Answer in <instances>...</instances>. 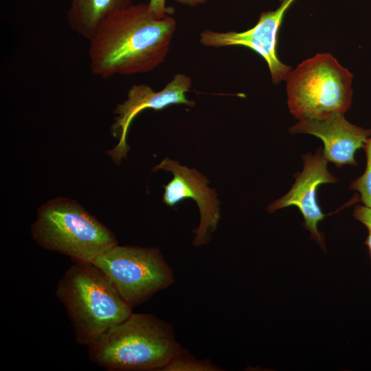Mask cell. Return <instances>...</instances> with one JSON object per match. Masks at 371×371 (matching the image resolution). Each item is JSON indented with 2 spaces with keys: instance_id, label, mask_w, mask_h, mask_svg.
<instances>
[{
  "instance_id": "8",
  "label": "cell",
  "mask_w": 371,
  "mask_h": 371,
  "mask_svg": "<svg viewBox=\"0 0 371 371\" xmlns=\"http://www.w3.org/2000/svg\"><path fill=\"white\" fill-rule=\"evenodd\" d=\"M192 80L183 74H177L165 87L154 91L145 84L133 85L128 91L126 100L118 104L114 110L117 115L111 126L113 137L118 139L116 146L107 153L114 163L119 164L130 148L126 136L132 121L145 109L162 110L172 104L194 106V101L187 98L186 93L191 87Z\"/></svg>"
},
{
  "instance_id": "9",
  "label": "cell",
  "mask_w": 371,
  "mask_h": 371,
  "mask_svg": "<svg viewBox=\"0 0 371 371\" xmlns=\"http://www.w3.org/2000/svg\"><path fill=\"white\" fill-rule=\"evenodd\" d=\"M154 170L170 171L173 179L164 186V202L172 207L186 199H193L200 212V223L194 232L193 244H206L210 234L217 227L221 214L216 192L208 188V179L195 169H190L169 158L164 159Z\"/></svg>"
},
{
  "instance_id": "12",
  "label": "cell",
  "mask_w": 371,
  "mask_h": 371,
  "mask_svg": "<svg viewBox=\"0 0 371 371\" xmlns=\"http://www.w3.org/2000/svg\"><path fill=\"white\" fill-rule=\"evenodd\" d=\"M133 0H71L67 21L71 29L89 40L109 14L133 4Z\"/></svg>"
},
{
  "instance_id": "15",
  "label": "cell",
  "mask_w": 371,
  "mask_h": 371,
  "mask_svg": "<svg viewBox=\"0 0 371 371\" xmlns=\"http://www.w3.org/2000/svg\"><path fill=\"white\" fill-rule=\"evenodd\" d=\"M353 216L371 230V207L357 205L354 209Z\"/></svg>"
},
{
  "instance_id": "1",
  "label": "cell",
  "mask_w": 371,
  "mask_h": 371,
  "mask_svg": "<svg viewBox=\"0 0 371 371\" xmlns=\"http://www.w3.org/2000/svg\"><path fill=\"white\" fill-rule=\"evenodd\" d=\"M176 27L173 17L156 16L148 3L109 14L89 40L91 73L109 79L154 70L164 62Z\"/></svg>"
},
{
  "instance_id": "17",
  "label": "cell",
  "mask_w": 371,
  "mask_h": 371,
  "mask_svg": "<svg viewBox=\"0 0 371 371\" xmlns=\"http://www.w3.org/2000/svg\"><path fill=\"white\" fill-rule=\"evenodd\" d=\"M176 2L190 7H195L205 3L209 0H174Z\"/></svg>"
},
{
  "instance_id": "2",
  "label": "cell",
  "mask_w": 371,
  "mask_h": 371,
  "mask_svg": "<svg viewBox=\"0 0 371 371\" xmlns=\"http://www.w3.org/2000/svg\"><path fill=\"white\" fill-rule=\"evenodd\" d=\"M87 346L89 360L110 371H162L181 350L170 324L133 313Z\"/></svg>"
},
{
  "instance_id": "11",
  "label": "cell",
  "mask_w": 371,
  "mask_h": 371,
  "mask_svg": "<svg viewBox=\"0 0 371 371\" xmlns=\"http://www.w3.org/2000/svg\"><path fill=\"white\" fill-rule=\"evenodd\" d=\"M290 132L310 134L321 139L324 143L323 155L338 167L357 165L355 153L364 147L371 135V129L350 123L341 113L300 120L290 128Z\"/></svg>"
},
{
  "instance_id": "7",
  "label": "cell",
  "mask_w": 371,
  "mask_h": 371,
  "mask_svg": "<svg viewBox=\"0 0 371 371\" xmlns=\"http://www.w3.org/2000/svg\"><path fill=\"white\" fill-rule=\"evenodd\" d=\"M295 0H280L274 10L262 12L256 24L243 32H215L205 30L200 34L201 45L209 47L243 46L259 54L267 63L272 82L286 80L291 67L277 56L278 36L284 14Z\"/></svg>"
},
{
  "instance_id": "5",
  "label": "cell",
  "mask_w": 371,
  "mask_h": 371,
  "mask_svg": "<svg viewBox=\"0 0 371 371\" xmlns=\"http://www.w3.org/2000/svg\"><path fill=\"white\" fill-rule=\"evenodd\" d=\"M352 77L329 53L304 60L286 80L291 113L299 120L344 114L352 102Z\"/></svg>"
},
{
  "instance_id": "16",
  "label": "cell",
  "mask_w": 371,
  "mask_h": 371,
  "mask_svg": "<svg viewBox=\"0 0 371 371\" xmlns=\"http://www.w3.org/2000/svg\"><path fill=\"white\" fill-rule=\"evenodd\" d=\"M148 5L156 16L162 18L167 14L168 10L166 7V0H149Z\"/></svg>"
},
{
  "instance_id": "4",
  "label": "cell",
  "mask_w": 371,
  "mask_h": 371,
  "mask_svg": "<svg viewBox=\"0 0 371 371\" xmlns=\"http://www.w3.org/2000/svg\"><path fill=\"white\" fill-rule=\"evenodd\" d=\"M43 248L65 254L74 262L92 263L117 245L115 235L76 201L57 198L43 205L31 227Z\"/></svg>"
},
{
  "instance_id": "14",
  "label": "cell",
  "mask_w": 371,
  "mask_h": 371,
  "mask_svg": "<svg viewBox=\"0 0 371 371\" xmlns=\"http://www.w3.org/2000/svg\"><path fill=\"white\" fill-rule=\"evenodd\" d=\"M363 148L367 156L366 168L361 177L351 183L350 188L358 191L362 203L371 207V137H369Z\"/></svg>"
},
{
  "instance_id": "18",
  "label": "cell",
  "mask_w": 371,
  "mask_h": 371,
  "mask_svg": "<svg viewBox=\"0 0 371 371\" xmlns=\"http://www.w3.org/2000/svg\"><path fill=\"white\" fill-rule=\"evenodd\" d=\"M366 243L367 244L368 247H369L370 254H371V230H369V235L366 241Z\"/></svg>"
},
{
  "instance_id": "6",
  "label": "cell",
  "mask_w": 371,
  "mask_h": 371,
  "mask_svg": "<svg viewBox=\"0 0 371 371\" xmlns=\"http://www.w3.org/2000/svg\"><path fill=\"white\" fill-rule=\"evenodd\" d=\"M92 263L132 307L146 302L175 281L172 269L155 247L116 245Z\"/></svg>"
},
{
  "instance_id": "13",
  "label": "cell",
  "mask_w": 371,
  "mask_h": 371,
  "mask_svg": "<svg viewBox=\"0 0 371 371\" xmlns=\"http://www.w3.org/2000/svg\"><path fill=\"white\" fill-rule=\"evenodd\" d=\"M221 370L207 359L201 360L181 350L163 368L162 371H218Z\"/></svg>"
},
{
  "instance_id": "3",
  "label": "cell",
  "mask_w": 371,
  "mask_h": 371,
  "mask_svg": "<svg viewBox=\"0 0 371 371\" xmlns=\"http://www.w3.org/2000/svg\"><path fill=\"white\" fill-rule=\"evenodd\" d=\"M56 295L65 308L76 342L82 345L133 313V307L93 263L74 262L58 282Z\"/></svg>"
},
{
  "instance_id": "10",
  "label": "cell",
  "mask_w": 371,
  "mask_h": 371,
  "mask_svg": "<svg viewBox=\"0 0 371 371\" xmlns=\"http://www.w3.org/2000/svg\"><path fill=\"white\" fill-rule=\"evenodd\" d=\"M319 148L315 154L303 155L304 168L295 175V183L284 196L268 206V211L295 205L304 219V226L313 238L323 245L322 236L318 232L317 224L325 215L322 212L316 199V190L323 183H335L337 179L328 170V161Z\"/></svg>"
}]
</instances>
